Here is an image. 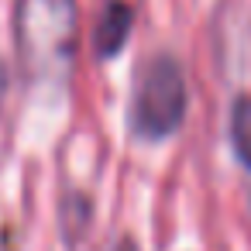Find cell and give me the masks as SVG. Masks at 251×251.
<instances>
[{
	"mask_svg": "<svg viewBox=\"0 0 251 251\" xmlns=\"http://www.w3.org/2000/svg\"><path fill=\"white\" fill-rule=\"evenodd\" d=\"M79 7L76 0H18L14 45L25 76L35 86L62 90L76 66Z\"/></svg>",
	"mask_w": 251,
	"mask_h": 251,
	"instance_id": "cell-1",
	"label": "cell"
},
{
	"mask_svg": "<svg viewBox=\"0 0 251 251\" xmlns=\"http://www.w3.org/2000/svg\"><path fill=\"white\" fill-rule=\"evenodd\" d=\"M186 117V79L172 55H151L134 79L131 93V131L145 141L169 138Z\"/></svg>",
	"mask_w": 251,
	"mask_h": 251,
	"instance_id": "cell-2",
	"label": "cell"
},
{
	"mask_svg": "<svg viewBox=\"0 0 251 251\" xmlns=\"http://www.w3.org/2000/svg\"><path fill=\"white\" fill-rule=\"evenodd\" d=\"M131 21H134V11L124 4V0H110L103 7L100 21H97V31H93V49L100 59H117L127 35H131Z\"/></svg>",
	"mask_w": 251,
	"mask_h": 251,
	"instance_id": "cell-3",
	"label": "cell"
},
{
	"mask_svg": "<svg viewBox=\"0 0 251 251\" xmlns=\"http://www.w3.org/2000/svg\"><path fill=\"white\" fill-rule=\"evenodd\" d=\"M230 141L237 158L251 169V97H237L230 110Z\"/></svg>",
	"mask_w": 251,
	"mask_h": 251,
	"instance_id": "cell-4",
	"label": "cell"
},
{
	"mask_svg": "<svg viewBox=\"0 0 251 251\" xmlns=\"http://www.w3.org/2000/svg\"><path fill=\"white\" fill-rule=\"evenodd\" d=\"M86 224H90V200L83 193H69L66 203H62V230H66V237L79 241Z\"/></svg>",
	"mask_w": 251,
	"mask_h": 251,
	"instance_id": "cell-5",
	"label": "cell"
},
{
	"mask_svg": "<svg viewBox=\"0 0 251 251\" xmlns=\"http://www.w3.org/2000/svg\"><path fill=\"white\" fill-rule=\"evenodd\" d=\"M114 251H138V244H134V241H131V237H124V241H121V244H117V248H114Z\"/></svg>",
	"mask_w": 251,
	"mask_h": 251,
	"instance_id": "cell-6",
	"label": "cell"
},
{
	"mask_svg": "<svg viewBox=\"0 0 251 251\" xmlns=\"http://www.w3.org/2000/svg\"><path fill=\"white\" fill-rule=\"evenodd\" d=\"M4 90H7V69H4V62H0V97H4Z\"/></svg>",
	"mask_w": 251,
	"mask_h": 251,
	"instance_id": "cell-7",
	"label": "cell"
}]
</instances>
